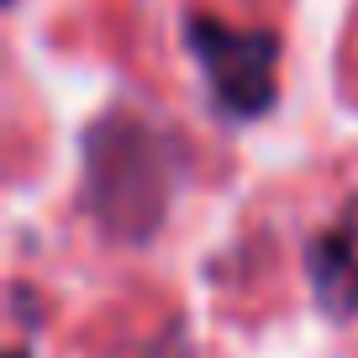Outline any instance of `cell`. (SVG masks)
Masks as SVG:
<instances>
[{"label": "cell", "mask_w": 358, "mask_h": 358, "mask_svg": "<svg viewBox=\"0 0 358 358\" xmlns=\"http://www.w3.org/2000/svg\"><path fill=\"white\" fill-rule=\"evenodd\" d=\"M306 274H311V290L327 311L353 316V295H358V248L348 243L337 227L311 237L306 248Z\"/></svg>", "instance_id": "obj_3"}, {"label": "cell", "mask_w": 358, "mask_h": 358, "mask_svg": "<svg viewBox=\"0 0 358 358\" xmlns=\"http://www.w3.org/2000/svg\"><path fill=\"white\" fill-rule=\"evenodd\" d=\"M85 153V206L122 243H148L169 211V137L137 116H101L79 137Z\"/></svg>", "instance_id": "obj_1"}, {"label": "cell", "mask_w": 358, "mask_h": 358, "mask_svg": "<svg viewBox=\"0 0 358 358\" xmlns=\"http://www.w3.org/2000/svg\"><path fill=\"white\" fill-rule=\"evenodd\" d=\"M337 232L358 248V195H348V201H343V211H337Z\"/></svg>", "instance_id": "obj_4"}, {"label": "cell", "mask_w": 358, "mask_h": 358, "mask_svg": "<svg viewBox=\"0 0 358 358\" xmlns=\"http://www.w3.org/2000/svg\"><path fill=\"white\" fill-rule=\"evenodd\" d=\"M11 358H27V348H11Z\"/></svg>", "instance_id": "obj_5"}, {"label": "cell", "mask_w": 358, "mask_h": 358, "mask_svg": "<svg viewBox=\"0 0 358 358\" xmlns=\"http://www.w3.org/2000/svg\"><path fill=\"white\" fill-rule=\"evenodd\" d=\"M353 311H358V295H353Z\"/></svg>", "instance_id": "obj_6"}, {"label": "cell", "mask_w": 358, "mask_h": 358, "mask_svg": "<svg viewBox=\"0 0 358 358\" xmlns=\"http://www.w3.org/2000/svg\"><path fill=\"white\" fill-rule=\"evenodd\" d=\"M185 43L211 74V95L232 122H253V116L274 111L280 85H274V64H280V37L274 32H237L222 16L190 11L185 16Z\"/></svg>", "instance_id": "obj_2"}]
</instances>
